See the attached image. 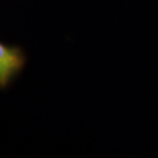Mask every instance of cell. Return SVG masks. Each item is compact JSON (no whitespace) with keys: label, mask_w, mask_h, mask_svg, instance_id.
Masks as SVG:
<instances>
[{"label":"cell","mask_w":158,"mask_h":158,"mask_svg":"<svg viewBox=\"0 0 158 158\" xmlns=\"http://www.w3.org/2000/svg\"><path fill=\"white\" fill-rule=\"evenodd\" d=\"M28 62L24 49L19 45H8L0 41V91L12 85Z\"/></svg>","instance_id":"1"}]
</instances>
